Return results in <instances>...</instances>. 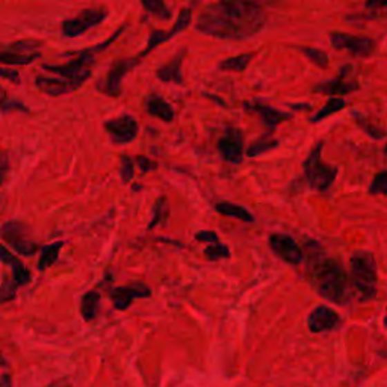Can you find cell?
I'll list each match as a JSON object with an SVG mask.
<instances>
[{"label": "cell", "instance_id": "obj_1", "mask_svg": "<svg viewBox=\"0 0 387 387\" xmlns=\"http://www.w3.org/2000/svg\"><path fill=\"white\" fill-rule=\"evenodd\" d=\"M266 26V15L256 2H215L207 3L196 20L201 34L220 39H247L259 34Z\"/></svg>", "mask_w": 387, "mask_h": 387}, {"label": "cell", "instance_id": "obj_2", "mask_svg": "<svg viewBox=\"0 0 387 387\" xmlns=\"http://www.w3.org/2000/svg\"><path fill=\"white\" fill-rule=\"evenodd\" d=\"M308 276L314 290L327 301L345 305L352 298L351 280H348L341 262L312 252L308 262Z\"/></svg>", "mask_w": 387, "mask_h": 387}, {"label": "cell", "instance_id": "obj_3", "mask_svg": "<svg viewBox=\"0 0 387 387\" xmlns=\"http://www.w3.org/2000/svg\"><path fill=\"white\" fill-rule=\"evenodd\" d=\"M126 29V26L120 28L114 35H112L108 41H104L99 46H93V47H86L79 50L76 53H73L75 58L70 59L66 64H61V66H52V64H43V70L48 71V73H56V75L61 76L64 80H67L73 86L77 88L82 85L84 82H86L88 79L91 77L93 75V67L95 64V55L99 52H103L109 44H112L118 38L120 34H123V30Z\"/></svg>", "mask_w": 387, "mask_h": 387}, {"label": "cell", "instance_id": "obj_4", "mask_svg": "<svg viewBox=\"0 0 387 387\" xmlns=\"http://www.w3.org/2000/svg\"><path fill=\"white\" fill-rule=\"evenodd\" d=\"M351 285L360 301H370L377 296V262L372 253L356 252L350 259Z\"/></svg>", "mask_w": 387, "mask_h": 387}, {"label": "cell", "instance_id": "obj_5", "mask_svg": "<svg viewBox=\"0 0 387 387\" xmlns=\"http://www.w3.org/2000/svg\"><path fill=\"white\" fill-rule=\"evenodd\" d=\"M322 149H324V142L319 141L312 149L308 159H305L303 164L305 182H308L310 189L318 192L328 191L337 176V168L325 164L324 160L321 159Z\"/></svg>", "mask_w": 387, "mask_h": 387}, {"label": "cell", "instance_id": "obj_6", "mask_svg": "<svg viewBox=\"0 0 387 387\" xmlns=\"http://www.w3.org/2000/svg\"><path fill=\"white\" fill-rule=\"evenodd\" d=\"M2 239L20 256H34L41 252L38 242L29 238V227L20 221H8L2 225Z\"/></svg>", "mask_w": 387, "mask_h": 387}, {"label": "cell", "instance_id": "obj_7", "mask_svg": "<svg viewBox=\"0 0 387 387\" xmlns=\"http://www.w3.org/2000/svg\"><path fill=\"white\" fill-rule=\"evenodd\" d=\"M141 62L140 56L136 58H120L112 62L106 76L97 84V90L109 97H118L123 91V79L131 70H133Z\"/></svg>", "mask_w": 387, "mask_h": 387}, {"label": "cell", "instance_id": "obj_8", "mask_svg": "<svg viewBox=\"0 0 387 387\" xmlns=\"http://www.w3.org/2000/svg\"><path fill=\"white\" fill-rule=\"evenodd\" d=\"M108 14V10H104V8H86V10L80 11L76 17L67 19L61 23V34L66 38H76L106 20Z\"/></svg>", "mask_w": 387, "mask_h": 387}, {"label": "cell", "instance_id": "obj_9", "mask_svg": "<svg viewBox=\"0 0 387 387\" xmlns=\"http://www.w3.org/2000/svg\"><path fill=\"white\" fill-rule=\"evenodd\" d=\"M330 43H332L336 50L348 52L354 56H360V58H366V56H370L375 50V41L372 38L345 34V32H333V34H330Z\"/></svg>", "mask_w": 387, "mask_h": 387}, {"label": "cell", "instance_id": "obj_10", "mask_svg": "<svg viewBox=\"0 0 387 387\" xmlns=\"http://www.w3.org/2000/svg\"><path fill=\"white\" fill-rule=\"evenodd\" d=\"M109 140L114 144L132 142L140 132V124L135 117L123 114L120 117L109 118L103 123Z\"/></svg>", "mask_w": 387, "mask_h": 387}, {"label": "cell", "instance_id": "obj_11", "mask_svg": "<svg viewBox=\"0 0 387 387\" xmlns=\"http://www.w3.org/2000/svg\"><path fill=\"white\" fill-rule=\"evenodd\" d=\"M108 295L117 310H127L138 298L151 296V287L142 281H133L131 285L109 287Z\"/></svg>", "mask_w": 387, "mask_h": 387}, {"label": "cell", "instance_id": "obj_12", "mask_svg": "<svg viewBox=\"0 0 387 387\" xmlns=\"http://www.w3.org/2000/svg\"><path fill=\"white\" fill-rule=\"evenodd\" d=\"M216 149L225 162L239 164L244 156V133L238 127H225V132L218 140Z\"/></svg>", "mask_w": 387, "mask_h": 387}, {"label": "cell", "instance_id": "obj_13", "mask_svg": "<svg viewBox=\"0 0 387 387\" xmlns=\"http://www.w3.org/2000/svg\"><path fill=\"white\" fill-rule=\"evenodd\" d=\"M270 248L277 257L289 265H300L304 261V252L301 247L296 244V240L285 235V233H276V235L270 236Z\"/></svg>", "mask_w": 387, "mask_h": 387}, {"label": "cell", "instance_id": "obj_14", "mask_svg": "<svg viewBox=\"0 0 387 387\" xmlns=\"http://www.w3.org/2000/svg\"><path fill=\"white\" fill-rule=\"evenodd\" d=\"M191 8H183L179 12V17H177V21L173 24V28L169 30H162V29H155L150 32L149 39H147V47H145V50L138 55L140 58L142 59L144 56H147L151 50H155V48L160 44H164L165 41H169L176 34H179V32L187 29L189 24H191Z\"/></svg>", "mask_w": 387, "mask_h": 387}, {"label": "cell", "instance_id": "obj_15", "mask_svg": "<svg viewBox=\"0 0 387 387\" xmlns=\"http://www.w3.org/2000/svg\"><path fill=\"white\" fill-rule=\"evenodd\" d=\"M342 324L339 313L325 304H319L308 317V325L312 333L334 332Z\"/></svg>", "mask_w": 387, "mask_h": 387}, {"label": "cell", "instance_id": "obj_16", "mask_svg": "<svg viewBox=\"0 0 387 387\" xmlns=\"http://www.w3.org/2000/svg\"><path fill=\"white\" fill-rule=\"evenodd\" d=\"M350 66L342 67L341 75H339L336 79L332 80H325V82H321L318 85L313 86V93L318 94H325L330 97H336V95H346L351 94L356 90H359V82L357 80H350L346 79L348 77V71Z\"/></svg>", "mask_w": 387, "mask_h": 387}, {"label": "cell", "instance_id": "obj_17", "mask_svg": "<svg viewBox=\"0 0 387 387\" xmlns=\"http://www.w3.org/2000/svg\"><path fill=\"white\" fill-rule=\"evenodd\" d=\"M244 106L247 108V111L259 115V118L262 120V123L268 129H271V131L274 127H277L279 124L285 123V121L292 118V115L287 114V112L279 111L276 108L270 106V104L259 103V102H252V103L247 102V103H244Z\"/></svg>", "mask_w": 387, "mask_h": 387}, {"label": "cell", "instance_id": "obj_18", "mask_svg": "<svg viewBox=\"0 0 387 387\" xmlns=\"http://www.w3.org/2000/svg\"><path fill=\"white\" fill-rule=\"evenodd\" d=\"M185 56H187V47H183L182 50L177 52L171 59H168L167 64H164L162 67H159L156 70V77L160 80V82L177 84V85L183 84L182 66H183Z\"/></svg>", "mask_w": 387, "mask_h": 387}, {"label": "cell", "instance_id": "obj_19", "mask_svg": "<svg viewBox=\"0 0 387 387\" xmlns=\"http://www.w3.org/2000/svg\"><path fill=\"white\" fill-rule=\"evenodd\" d=\"M144 108L149 115L156 117L165 123H171L174 120V111L162 95L159 94H149L144 100Z\"/></svg>", "mask_w": 387, "mask_h": 387}, {"label": "cell", "instance_id": "obj_20", "mask_svg": "<svg viewBox=\"0 0 387 387\" xmlns=\"http://www.w3.org/2000/svg\"><path fill=\"white\" fill-rule=\"evenodd\" d=\"M35 86L48 95H62L76 90V88L70 82H67V80L58 77H47V76H37Z\"/></svg>", "mask_w": 387, "mask_h": 387}, {"label": "cell", "instance_id": "obj_21", "mask_svg": "<svg viewBox=\"0 0 387 387\" xmlns=\"http://www.w3.org/2000/svg\"><path fill=\"white\" fill-rule=\"evenodd\" d=\"M2 262L10 263L12 268V279L17 286L28 285L30 281V271L26 268V265H23L20 259H17L14 254L8 252L6 247H2Z\"/></svg>", "mask_w": 387, "mask_h": 387}, {"label": "cell", "instance_id": "obj_22", "mask_svg": "<svg viewBox=\"0 0 387 387\" xmlns=\"http://www.w3.org/2000/svg\"><path fill=\"white\" fill-rule=\"evenodd\" d=\"M100 300L102 296L99 294V290H88L86 294H84L82 300H80V314H82L84 321L91 322L97 318L100 309Z\"/></svg>", "mask_w": 387, "mask_h": 387}, {"label": "cell", "instance_id": "obj_23", "mask_svg": "<svg viewBox=\"0 0 387 387\" xmlns=\"http://www.w3.org/2000/svg\"><path fill=\"white\" fill-rule=\"evenodd\" d=\"M66 245V242L62 240H56L53 244L44 245L39 252V257H38V270L39 271H46L47 268H50L52 265L56 263L59 257V252L61 248Z\"/></svg>", "mask_w": 387, "mask_h": 387}, {"label": "cell", "instance_id": "obj_24", "mask_svg": "<svg viewBox=\"0 0 387 387\" xmlns=\"http://www.w3.org/2000/svg\"><path fill=\"white\" fill-rule=\"evenodd\" d=\"M215 211L218 214L224 215V216L236 218V220H240L244 223H253L254 221V216L252 215V212L247 211L245 207H242V206L235 205V203H216Z\"/></svg>", "mask_w": 387, "mask_h": 387}, {"label": "cell", "instance_id": "obj_25", "mask_svg": "<svg viewBox=\"0 0 387 387\" xmlns=\"http://www.w3.org/2000/svg\"><path fill=\"white\" fill-rule=\"evenodd\" d=\"M254 58V53H242V55H236L232 56V58H225L220 62L218 68L220 70H225V71H236V73H242L245 71L247 67L249 66V62Z\"/></svg>", "mask_w": 387, "mask_h": 387}, {"label": "cell", "instance_id": "obj_26", "mask_svg": "<svg viewBox=\"0 0 387 387\" xmlns=\"http://www.w3.org/2000/svg\"><path fill=\"white\" fill-rule=\"evenodd\" d=\"M345 106H346V102L343 99H341V97H330L327 103L310 118V121L312 123H319L321 120L336 114V112L342 111Z\"/></svg>", "mask_w": 387, "mask_h": 387}, {"label": "cell", "instance_id": "obj_27", "mask_svg": "<svg viewBox=\"0 0 387 387\" xmlns=\"http://www.w3.org/2000/svg\"><path fill=\"white\" fill-rule=\"evenodd\" d=\"M41 58V53H32V55H21V53H11L6 52L2 48V53H0V61L5 66H28L34 61Z\"/></svg>", "mask_w": 387, "mask_h": 387}, {"label": "cell", "instance_id": "obj_28", "mask_svg": "<svg viewBox=\"0 0 387 387\" xmlns=\"http://www.w3.org/2000/svg\"><path fill=\"white\" fill-rule=\"evenodd\" d=\"M41 46H43V43L38 41V39L26 38V39H17V41L5 46L3 50L11 52V53L32 55V53H37V48H39Z\"/></svg>", "mask_w": 387, "mask_h": 387}, {"label": "cell", "instance_id": "obj_29", "mask_svg": "<svg viewBox=\"0 0 387 387\" xmlns=\"http://www.w3.org/2000/svg\"><path fill=\"white\" fill-rule=\"evenodd\" d=\"M279 144H280L279 140H274V138H271L270 135L268 136L265 135V136H262V138H259L257 141H254L252 145H249L248 150H247V155L249 158L261 156L266 151H271L274 149H277Z\"/></svg>", "mask_w": 387, "mask_h": 387}, {"label": "cell", "instance_id": "obj_30", "mask_svg": "<svg viewBox=\"0 0 387 387\" xmlns=\"http://www.w3.org/2000/svg\"><path fill=\"white\" fill-rule=\"evenodd\" d=\"M145 11H149L151 15H155L159 20H169L171 19V10L167 6L162 0H144L141 3Z\"/></svg>", "mask_w": 387, "mask_h": 387}, {"label": "cell", "instance_id": "obj_31", "mask_svg": "<svg viewBox=\"0 0 387 387\" xmlns=\"http://www.w3.org/2000/svg\"><path fill=\"white\" fill-rule=\"evenodd\" d=\"M296 48L303 55L308 56L309 61L313 62L314 66H318L321 68H327V66H328V55L324 50H321V48H317V47H309V46H298Z\"/></svg>", "mask_w": 387, "mask_h": 387}, {"label": "cell", "instance_id": "obj_32", "mask_svg": "<svg viewBox=\"0 0 387 387\" xmlns=\"http://www.w3.org/2000/svg\"><path fill=\"white\" fill-rule=\"evenodd\" d=\"M168 205H167V198L165 197H159L155 201V206H153V215H151V221L149 224V229H153L158 224L165 223V220L168 218Z\"/></svg>", "mask_w": 387, "mask_h": 387}, {"label": "cell", "instance_id": "obj_33", "mask_svg": "<svg viewBox=\"0 0 387 387\" xmlns=\"http://www.w3.org/2000/svg\"><path fill=\"white\" fill-rule=\"evenodd\" d=\"M17 283H15L12 277H8L6 274H3L2 279V287H0V301L8 303L11 301L17 295Z\"/></svg>", "mask_w": 387, "mask_h": 387}, {"label": "cell", "instance_id": "obj_34", "mask_svg": "<svg viewBox=\"0 0 387 387\" xmlns=\"http://www.w3.org/2000/svg\"><path fill=\"white\" fill-rule=\"evenodd\" d=\"M205 256L209 261H221V259H229L230 257V248L224 244H212L205 248Z\"/></svg>", "mask_w": 387, "mask_h": 387}, {"label": "cell", "instance_id": "obj_35", "mask_svg": "<svg viewBox=\"0 0 387 387\" xmlns=\"http://www.w3.org/2000/svg\"><path fill=\"white\" fill-rule=\"evenodd\" d=\"M135 176V164L133 159L129 155H123L120 158V177L121 182L129 183Z\"/></svg>", "mask_w": 387, "mask_h": 387}, {"label": "cell", "instance_id": "obj_36", "mask_svg": "<svg viewBox=\"0 0 387 387\" xmlns=\"http://www.w3.org/2000/svg\"><path fill=\"white\" fill-rule=\"evenodd\" d=\"M369 194H372V196L387 197V171L378 173L374 177V180L369 187Z\"/></svg>", "mask_w": 387, "mask_h": 387}, {"label": "cell", "instance_id": "obj_37", "mask_svg": "<svg viewBox=\"0 0 387 387\" xmlns=\"http://www.w3.org/2000/svg\"><path fill=\"white\" fill-rule=\"evenodd\" d=\"M354 118H356V121L359 123V126L363 129V131H365L369 136H372L374 140H381L383 136L386 135L384 131H381V129H378V127H375L372 124H369L368 121L363 120L359 114H354Z\"/></svg>", "mask_w": 387, "mask_h": 387}, {"label": "cell", "instance_id": "obj_38", "mask_svg": "<svg viewBox=\"0 0 387 387\" xmlns=\"http://www.w3.org/2000/svg\"><path fill=\"white\" fill-rule=\"evenodd\" d=\"M2 111L8 112V111H23L28 112V106L24 103L19 102V100H10L8 97L3 94V100H2Z\"/></svg>", "mask_w": 387, "mask_h": 387}, {"label": "cell", "instance_id": "obj_39", "mask_svg": "<svg viewBox=\"0 0 387 387\" xmlns=\"http://www.w3.org/2000/svg\"><path fill=\"white\" fill-rule=\"evenodd\" d=\"M196 239L198 242H211L212 244H220V236L216 235L215 232L212 230H203V232H198L196 235Z\"/></svg>", "mask_w": 387, "mask_h": 387}, {"label": "cell", "instance_id": "obj_40", "mask_svg": "<svg viewBox=\"0 0 387 387\" xmlns=\"http://www.w3.org/2000/svg\"><path fill=\"white\" fill-rule=\"evenodd\" d=\"M136 164L140 165L142 173H149L151 169L156 168V164L151 162V160L145 156H136Z\"/></svg>", "mask_w": 387, "mask_h": 387}, {"label": "cell", "instance_id": "obj_41", "mask_svg": "<svg viewBox=\"0 0 387 387\" xmlns=\"http://www.w3.org/2000/svg\"><path fill=\"white\" fill-rule=\"evenodd\" d=\"M0 75H2V77H3V79L14 80L15 84H19V82H20L19 71H15V70H6V68H2V70H0Z\"/></svg>", "mask_w": 387, "mask_h": 387}, {"label": "cell", "instance_id": "obj_42", "mask_svg": "<svg viewBox=\"0 0 387 387\" xmlns=\"http://www.w3.org/2000/svg\"><path fill=\"white\" fill-rule=\"evenodd\" d=\"M365 6L368 10H384L387 8V2H366Z\"/></svg>", "mask_w": 387, "mask_h": 387}, {"label": "cell", "instance_id": "obj_43", "mask_svg": "<svg viewBox=\"0 0 387 387\" xmlns=\"http://www.w3.org/2000/svg\"><path fill=\"white\" fill-rule=\"evenodd\" d=\"M2 387H12L10 374H3V375H2Z\"/></svg>", "mask_w": 387, "mask_h": 387}, {"label": "cell", "instance_id": "obj_44", "mask_svg": "<svg viewBox=\"0 0 387 387\" xmlns=\"http://www.w3.org/2000/svg\"><path fill=\"white\" fill-rule=\"evenodd\" d=\"M47 387H70V384L67 383V380H56V381H53L50 386H47Z\"/></svg>", "mask_w": 387, "mask_h": 387}, {"label": "cell", "instance_id": "obj_45", "mask_svg": "<svg viewBox=\"0 0 387 387\" xmlns=\"http://www.w3.org/2000/svg\"><path fill=\"white\" fill-rule=\"evenodd\" d=\"M384 325L387 328V309H386V317H384Z\"/></svg>", "mask_w": 387, "mask_h": 387}, {"label": "cell", "instance_id": "obj_46", "mask_svg": "<svg viewBox=\"0 0 387 387\" xmlns=\"http://www.w3.org/2000/svg\"><path fill=\"white\" fill-rule=\"evenodd\" d=\"M384 151H386V155H387V144H386V147H384Z\"/></svg>", "mask_w": 387, "mask_h": 387}]
</instances>
